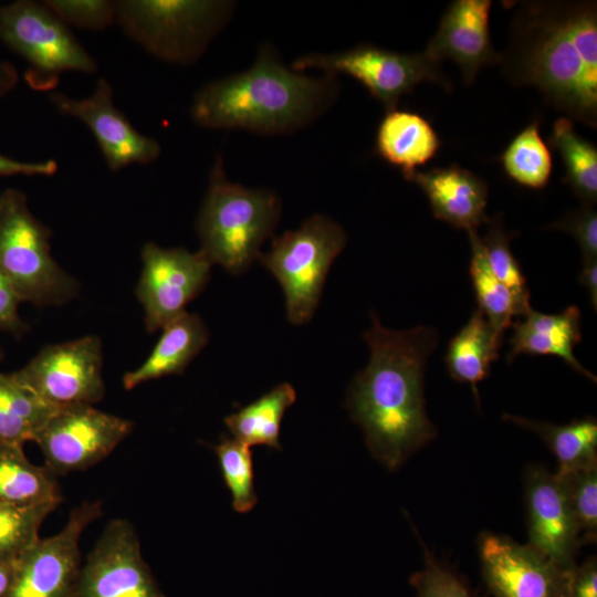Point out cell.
I'll use <instances>...</instances> for the list:
<instances>
[{"instance_id":"cell-1","label":"cell","mask_w":597,"mask_h":597,"mask_svg":"<svg viewBox=\"0 0 597 597\" xmlns=\"http://www.w3.org/2000/svg\"><path fill=\"white\" fill-rule=\"evenodd\" d=\"M371 320L364 333L369 363L353 380L346 407L371 454L396 470L437 436L426 411L425 371L438 336L428 326L394 331L375 314Z\"/></svg>"},{"instance_id":"cell-2","label":"cell","mask_w":597,"mask_h":597,"mask_svg":"<svg viewBox=\"0 0 597 597\" xmlns=\"http://www.w3.org/2000/svg\"><path fill=\"white\" fill-rule=\"evenodd\" d=\"M505 72L555 108L597 126L596 2H528L517 12Z\"/></svg>"},{"instance_id":"cell-3","label":"cell","mask_w":597,"mask_h":597,"mask_svg":"<svg viewBox=\"0 0 597 597\" xmlns=\"http://www.w3.org/2000/svg\"><path fill=\"white\" fill-rule=\"evenodd\" d=\"M312 77L261 49L242 73L211 81L193 96L192 121L206 128L290 134L322 115L337 93L335 75Z\"/></svg>"},{"instance_id":"cell-4","label":"cell","mask_w":597,"mask_h":597,"mask_svg":"<svg viewBox=\"0 0 597 597\" xmlns=\"http://www.w3.org/2000/svg\"><path fill=\"white\" fill-rule=\"evenodd\" d=\"M281 216V200L270 189L230 181L217 156L197 218L200 251L232 274L245 272L261 254Z\"/></svg>"},{"instance_id":"cell-5","label":"cell","mask_w":597,"mask_h":597,"mask_svg":"<svg viewBox=\"0 0 597 597\" xmlns=\"http://www.w3.org/2000/svg\"><path fill=\"white\" fill-rule=\"evenodd\" d=\"M231 12L228 1L119 0L115 22L156 59L188 65L201 57Z\"/></svg>"},{"instance_id":"cell-6","label":"cell","mask_w":597,"mask_h":597,"mask_svg":"<svg viewBox=\"0 0 597 597\" xmlns=\"http://www.w3.org/2000/svg\"><path fill=\"white\" fill-rule=\"evenodd\" d=\"M0 269L21 300L38 306L63 304L78 291L51 255L49 229L17 189L0 193Z\"/></svg>"},{"instance_id":"cell-7","label":"cell","mask_w":597,"mask_h":597,"mask_svg":"<svg viewBox=\"0 0 597 597\" xmlns=\"http://www.w3.org/2000/svg\"><path fill=\"white\" fill-rule=\"evenodd\" d=\"M346 240L337 222L317 213L296 230L274 238L271 249L259 255L258 260L283 289L292 324L302 325L313 317L328 270L344 250Z\"/></svg>"},{"instance_id":"cell-8","label":"cell","mask_w":597,"mask_h":597,"mask_svg":"<svg viewBox=\"0 0 597 597\" xmlns=\"http://www.w3.org/2000/svg\"><path fill=\"white\" fill-rule=\"evenodd\" d=\"M0 40L29 65L28 84L51 92L61 74H94L97 63L70 28L44 3L19 0L0 4Z\"/></svg>"},{"instance_id":"cell-9","label":"cell","mask_w":597,"mask_h":597,"mask_svg":"<svg viewBox=\"0 0 597 597\" xmlns=\"http://www.w3.org/2000/svg\"><path fill=\"white\" fill-rule=\"evenodd\" d=\"M292 69L298 72L318 69L331 75H349L359 81L387 111L396 109L400 97L421 82L449 87L439 64L423 53H399L371 44L331 54H307L296 59Z\"/></svg>"},{"instance_id":"cell-10","label":"cell","mask_w":597,"mask_h":597,"mask_svg":"<svg viewBox=\"0 0 597 597\" xmlns=\"http://www.w3.org/2000/svg\"><path fill=\"white\" fill-rule=\"evenodd\" d=\"M102 343L88 335L42 348L12 376L53 407L93 405L105 391Z\"/></svg>"},{"instance_id":"cell-11","label":"cell","mask_w":597,"mask_h":597,"mask_svg":"<svg viewBox=\"0 0 597 597\" xmlns=\"http://www.w3.org/2000/svg\"><path fill=\"white\" fill-rule=\"evenodd\" d=\"M132 429V421L93 405H71L53 411L34 442L42 450L45 467L57 476L100 462Z\"/></svg>"},{"instance_id":"cell-12","label":"cell","mask_w":597,"mask_h":597,"mask_svg":"<svg viewBox=\"0 0 597 597\" xmlns=\"http://www.w3.org/2000/svg\"><path fill=\"white\" fill-rule=\"evenodd\" d=\"M102 513L101 502H84L71 512L59 533L39 538L14 561L4 597H75L82 567L81 535Z\"/></svg>"},{"instance_id":"cell-13","label":"cell","mask_w":597,"mask_h":597,"mask_svg":"<svg viewBox=\"0 0 597 597\" xmlns=\"http://www.w3.org/2000/svg\"><path fill=\"white\" fill-rule=\"evenodd\" d=\"M143 270L136 295L145 312V327L153 333L186 312L206 286L211 261L199 250L164 249L148 242L142 250Z\"/></svg>"},{"instance_id":"cell-14","label":"cell","mask_w":597,"mask_h":597,"mask_svg":"<svg viewBox=\"0 0 597 597\" xmlns=\"http://www.w3.org/2000/svg\"><path fill=\"white\" fill-rule=\"evenodd\" d=\"M482 576L492 597H569L573 569L528 544L484 532L478 540Z\"/></svg>"},{"instance_id":"cell-15","label":"cell","mask_w":597,"mask_h":597,"mask_svg":"<svg viewBox=\"0 0 597 597\" xmlns=\"http://www.w3.org/2000/svg\"><path fill=\"white\" fill-rule=\"evenodd\" d=\"M75 597H164L128 521L106 525L81 567Z\"/></svg>"},{"instance_id":"cell-16","label":"cell","mask_w":597,"mask_h":597,"mask_svg":"<svg viewBox=\"0 0 597 597\" xmlns=\"http://www.w3.org/2000/svg\"><path fill=\"white\" fill-rule=\"evenodd\" d=\"M49 101L59 113L81 121L92 132L112 171L148 165L161 153L159 143L139 133L115 106L112 84L104 77L96 81L88 96L52 92Z\"/></svg>"},{"instance_id":"cell-17","label":"cell","mask_w":597,"mask_h":597,"mask_svg":"<svg viewBox=\"0 0 597 597\" xmlns=\"http://www.w3.org/2000/svg\"><path fill=\"white\" fill-rule=\"evenodd\" d=\"M528 545L566 569H574L580 544L563 479L544 465L524 473Z\"/></svg>"},{"instance_id":"cell-18","label":"cell","mask_w":597,"mask_h":597,"mask_svg":"<svg viewBox=\"0 0 597 597\" xmlns=\"http://www.w3.org/2000/svg\"><path fill=\"white\" fill-rule=\"evenodd\" d=\"M491 0L453 1L422 53L437 64L453 61L461 69L464 82L472 84L482 67L502 60L491 42Z\"/></svg>"},{"instance_id":"cell-19","label":"cell","mask_w":597,"mask_h":597,"mask_svg":"<svg viewBox=\"0 0 597 597\" xmlns=\"http://www.w3.org/2000/svg\"><path fill=\"white\" fill-rule=\"evenodd\" d=\"M407 180L423 190L437 219L468 232L488 222V185L470 170L450 165L416 170Z\"/></svg>"},{"instance_id":"cell-20","label":"cell","mask_w":597,"mask_h":597,"mask_svg":"<svg viewBox=\"0 0 597 597\" xmlns=\"http://www.w3.org/2000/svg\"><path fill=\"white\" fill-rule=\"evenodd\" d=\"M580 311L572 305L557 314L528 311L513 322L507 360L520 355H552L562 358L570 368L596 383V376L587 370L574 355L582 339Z\"/></svg>"},{"instance_id":"cell-21","label":"cell","mask_w":597,"mask_h":597,"mask_svg":"<svg viewBox=\"0 0 597 597\" xmlns=\"http://www.w3.org/2000/svg\"><path fill=\"white\" fill-rule=\"evenodd\" d=\"M163 333L147 359L123 377L124 388L168 375H180L209 339V332L197 314L187 311L161 328Z\"/></svg>"},{"instance_id":"cell-22","label":"cell","mask_w":597,"mask_h":597,"mask_svg":"<svg viewBox=\"0 0 597 597\" xmlns=\"http://www.w3.org/2000/svg\"><path fill=\"white\" fill-rule=\"evenodd\" d=\"M440 144L431 124L409 111H387L376 134L378 155L400 168L406 179L436 156Z\"/></svg>"},{"instance_id":"cell-23","label":"cell","mask_w":597,"mask_h":597,"mask_svg":"<svg viewBox=\"0 0 597 597\" xmlns=\"http://www.w3.org/2000/svg\"><path fill=\"white\" fill-rule=\"evenodd\" d=\"M503 336L476 308L467 324L449 342L444 362L450 376L469 384L479 402L478 384L490 374L499 358Z\"/></svg>"},{"instance_id":"cell-24","label":"cell","mask_w":597,"mask_h":597,"mask_svg":"<svg viewBox=\"0 0 597 597\" xmlns=\"http://www.w3.org/2000/svg\"><path fill=\"white\" fill-rule=\"evenodd\" d=\"M503 420L538 434L557 461L558 475L597 464V421L594 417L575 419L565 425L509 413L503 415Z\"/></svg>"},{"instance_id":"cell-25","label":"cell","mask_w":597,"mask_h":597,"mask_svg":"<svg viewBox=\"0 0 597 597\" xmlns=\"http://www.w3.org/2000/svg\"><path fill=\"white\" fill-rule=\"evenodd\" d=\"M56 475L29 461L23 446L0 443V503L14 506L60 504Z\"/></svg>"},{"instance_id":"cell-26","label":"cell","mask_w":597,"mask_h":597,"mask_svg":"<svg viewBox=\"0 0 597 597\" xmlns=\"http://www.w3.org/2000/svg\"><path fill=\"white\" fill-rule=\"evenodd\" d=\"M295 399L296 392L292 385H277L255 401L226 417L224 423L234 439L249 447L264 444L280 450L281 422Z\"/></svg>"},{"instance_id":"cell-27","label":"cell","mask_w":597,"mask_h":597,"mask_svg":"<svg viewBox=\"0 0 597 597\" xmlns=\"http://www.w3.org/2000/svg\"><path fill=\"white\" fill-rule=\"evenodd\" d=\"M53 407L13 376L0 374V443L23 446L34 441Z\"/></svg>"},{"instance_id":"cell-28","label":"cell","mask_w":597,"mask_h":597,"mask_svg":"<svg viewBox=\"0 0 597 597\" xmlns=\"http://www.w3.org/2000/svg\"><path fill=\"white\" fill-rule=\"evenodd\" d=\"M552 145L565 166V179L585 206L597 200V149L574 128L569 118H558L552 129Z\"/></svg>"},{"instance_id":"cell-29","label":"cell","mask_w":597,"mask_h":597,"mask_svg":"<svg viewBox=\"0 0 597 597\" xmlns=\"http://www.w3.org/2000/svg\"><path fill=\"white\" fill-rule=\"evenodd\" d=\"M471 258L469 274L472 281L478 308L491 326L503 336L512 326L513 317L519 316L515 300L510 290L492 273L484 253L481 237L469 231Z\"/></svg>"},{"instance_id":"cell-30","label":"cell","mask_w":597,"mask_h":597,"mask_svg":"<svg viewBox=\"0 0 597 597\" xmlns=\"http://www.w3.org/2000/svg\"><path fill=\"white\" fill-rule=\"evenodd\" d=\"M505 174L517 185L544 188L552 175V156L540 133L538 121L521 130L501 155Z\"/></svg>"},{"instance_id":"cell-31","label":"cell","mask_w":597,"mask_h":597,"mask_svg":"<svg viewBox=\"0 0 597 597\" xmlns=\"http://www.w3.org/2000/svg\"><path fill=\"white\" fill-rule=\"evenodd\" d=\"M488 222V232L481 238L486 261L495 277L512 293L521 317L532 310L531 294L526 277L511 250L513 233L505 230L499 216Z\"/></svg>"},{"instance_id":"cell-32","label":"cell","mask_w":597,"mask_h":597,"mask_svg":"<svg viewBox=\"0 0 597 597\" xmlns=\"http://www.w3.org/2000/svg\"><path fill=\"white\" fill-rule=\"evenodd\" d=\"M59 504L14 506L0 503V561L13 562L40 537L45 517Z\"/></svg>"},{"instance_id":"cell-33","label":"cell","mask_w":597,"mask_h":597,"mask_svg":"<svg viewBox=\"0 0 597 597\" xmlns=\"http://www.w3.org/2000/svg\"><path fill=\"white\" fill-rule=\"evenodd\" d=\"M226 485L232 495V506L239 513L251 511L258 498L254 490L250 447L237 439L223 438L214 447Z\"/></svg>"},{"instance_id":"cell-34","label":"cell","mask_w":597,"mask_h":597,"mask_svg":"<svg viewBox=\"0 0 597 597\" xmlns=\"http://www.w3.org/2000/svg\"><path fill=\"white\" fill-rule=\"evenodd\" d=\"M559 476L564 481L580 544L595 543L597 538V464Z\"/></svg>"},{"instance_id":"cell-35","label":"cell","mask_w":597,"mask_h":597,"mask_svg":"<svg viewBox=\"0 0 597 597\" xmlns=\"http://www.w3.org/2000/svg\"><path fill=\"white\" fill-rule=\"evenodd\" d=\"M418 538L422 545L425 565L410 579L416 597H473L460 577L432 555L420 536Z\"/></svg>"},{"instance_id":"cell-36","label":"cell","mask_w":597,"mask_h":597,"mask_svg":"<svg viewBox=\"0 0 597 597\" xmlns=\"http://www.w3.org/2000/svg\"><path fill=\"white\" fill-rule=\"evenodd\" d=\"M43 3L69 28L101 31L116 20V1L45 0Z\"/></svg>"},{"instance_id":"cell-37","label":"cell","mask_w":597,"mask_h":597,"mask_svg":"<svg viewBox=\"0 0 597 597\" xmlns=\"http://www.w3.org/2000/svg\"><path fill=\"white\" fill-rule=\"evenodd\" d=\"M549 228L572 234L580 247L583 262L597 260V213L593 206L569 212Z\"/></svg>"},{"instance_id":"cell-38","label":"cell","mask_w":597,"mask_h":597,"mask_svg":"<svg viewBox=\"0 0 597 597\" xmlns=\"http://www.w3.org/2000/svg\"><path fill=\"white\" fill-rule=\"evenodd\" d=\"M20 302H22L20 295L0 269V329L22 332L23 323L18 313Z\"/></svg>"},{"instance_id":"cell-39","label":"cell","mask_w":597,"mask_h":597,"mask_svg":"<svg viewBox=\"0 0 597 597\" xmlns=\"http://www.w3.org/2000/svg\"><path fill=\"white\" fill-rule=\"evenodd\" d=\"M59 165L53 159L21 161L0 154V176L25 175L49 177L56 174Z\"/></svg>"},{"instance_id":"cell-40","label":"cell","mask_w":597,"mask_h":597,"mask_svg":"<svg viewBox=\"0 0 597 597\" xmlns=\"http://www.w3.org/2000/svg\"><path fill=\"white\" fill-rule=\"evenodd\" d=\"M569 597H597V561L589 557L573 569Z\"/></svg>"},{"instance_id":"cell-41","label":"cell","mask_w":597,"mask_h":597,"mask_svg":"<svg viewBox=\"0 0 597 597\" xmlns=\"http://www.w3.org/2000/svg\"><path fill=\"white\" fill-rule=\"evenodd\" d=\"M579 281L587 289L590 303L597 308V260L584 261Z\"/></svg>"},{"instance_id":"cell-42","label":"cell","mask_w":597,"mask_h":597,"mask_svg":"<svg viewBox=\"0 0 597 597\" xmlns=\"http://www.w3.org/2000/svg\"><path fill=\"white\" fill-rule=\"evenodd\" d=\"M18 83V72L12 63L0 59V95L12 91Z\"/></svg>"},{"instance_id":"cell-43","label":"cell","mask_w":597,"mask_h":597,"mask_svg":"<svg viewBox=\"0 0 597 597\" xmlns=\"http://www.w3.org/2000/svg\"><path fill=\"white\" fill-rule=\"evenodd\" d=\"M14 573V561H0V597H4Z\"/></svg>"},{"instance_id":"cell-44","label":"cell","mask_w":597,"mask_h":597,"mask_svg":"<svg viewBox=\"0 0 597 597\" xmlns=\"http://www.w3.org/2000/svg\"><path fill=\"white\" fill-rule=\"evenodd\" d=\"M1 358H2V354H1V349H0V360H1Z\"/></svg>"}]
</instances>
